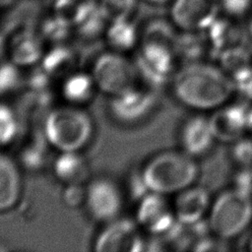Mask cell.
Instances as JSON below:
<instances>
[{
  "label": "cell",
  "instance_id": "4fadbf2b",
  "mask_svg": "<svg viewBox=\"0 0 252 252\" xmlns=\"http://www.w3.org/2000/svg\"><path fill=\"white\" fill-rule=\"evenodd\" d=\"M211 205L212 199L208 189L193 184L177 193L172 206L177 222L192 224L204 220Z\"/></svg>",
  "mask_w": 252,
  "mask_h": 252
},
{
  "label": "cell",
  "instance_id": "7c38bea8",
  "mask_svg": "<svg viewBox=\"0 0 252 252\" xmlns=\"http://www.w3.org/2000/svg\"><path fill=\"white\" fill-rule=\"evenodd\" d=\"M215 142L217 141L212 132L209 117L196 114L188 117L180 127L181 151L195 159L209 153Z\"/></svg>",
  "mask_w": 252,
  "mask_h": 252
},
{
  "label": "cell",
  "instance_id": "9c48e42d",
  "mask_svg": "<svg viewBox=\"0 0 252 252\" xmlns=\"http://www.w3.org/2000/svg\"><path fill=\"white\" fill-rule=\"evenodd\" d=\"M137 203L134 220L144 232L161 237L177 223L173 206L166 200V196L149 192Z\"/></svg>",
  "mask_w": 252,
  "mask_h": 252
},
{
  "label": "cell",
  "instance_id": "d590c367",
  "mask_svg": "<svg viewBox=\"0 0 252 252\" xmlns=\"http://www.w3.org/2000/svg\"><path fill=\"white\" fill-rule=\"evenodd\" d=\"M248 247H249V250H250V251H252V236H251V238H250V240H249Z\"/></svg>",
  "mask_w": 252,
  "mask_h": 252
},
{
  "label": "cell",
  "instance_id": "d6a6232c",
  "mask_svg": "<svg viewBox=\"0 0 252 252\" xmlns=\"http://www.w3.org/2000/svg\"><path fill=\"white\" fill-rule=\"evenodd\" d=\"M247 35L252 40V14H251V16L249 18L248 25H247Z\"/></svg>",
  "mask_w": 252,
  "mask_h": 252
},
{
  "label": "cell",
  "instance_id": "8fae6325",
  "mask_svg": "<svg viewBox=\"0 0 252 252\" xmlns=\"http://www.w3.org/2000/svg\"><path fill=\"white\" fill-rule=\"evenodd\" d=\"M219 0H174L170 17L184 32H204L219 17Z\"/></svg>",
  "mask_w": 252,
  "mask_h": 252
},
{
  "label": "cell",
  "instance_id": "ac0fdd59",
  "mask_svg": "<svg viewBox=\"0 0 252 252\" xmlns=\"http://www.w3.org/2000/svg\"><path fill=\"white\" fill-rule=\"evenodd\" d=\"M108 21L99 3L84 0L74 6L71 22L78 32L85 36H94L104 29Z\"/></svg>",
  "mask_w": 252,
  "mask_h": 252
},
{
  "label": "cell",
  "instance_id": "5bb4252c",
  "mask_svg": "<svg viewBox=\"0 0 252 252\" xmlns=\"http://www.w3.org/2000/svg\"><path fill=\"white\" fill-rule=\"evenodd\" d=\"M23 194V176L20 164L0 152V214L13 210Z\"/></svg>",
  "mask_w": 252,
  "mask_h": 252
},
{
  "label": "cell",
  "instance_id": "cb8c5ba5",
  "mask_svg": "<svg viewBox=\"0 0 252 252\" xmlns=\"http://www.w3.org/2000/svg\"><path fill=\"white\" fill-rule=\"evenodd\" d=\"M20 131L16 110L7 103L0 102V147L14 143Z\"/></svg>",
  "mask_w": 252,
  "mask_h": 252
},
{
  "label": "cell",
  "instance_id": "ffe728a7",
  "mask_svg": "<svg viewBox=\"0 0 252 252\" xmlns=\"http://www.w3.org/2000/svg\"><path fill=\"white\" fill-rule=\"evenodd\" d=\"M105 37L111 50L124 53L136 45L139 32L131 18H123L109 21Z\"/></svg>",
  "mask_w": 252,
  "mask_h": 252
},
{
  "label": "cell",
  "instance_id": "4dcf8cb0",
  "mask_svg": "<svg viewBox=\"0 0 252 252\" xmlns=\"http://www.w3.org/2000/svg\"><path fill=\"white\" fill-rule=\"evenodd\" d=\"M7 47H8V44L6 42V39L4 38V36L0 33V59L1 57L5 54V52L7 51Z\"/></svg>",
  "mask_w": 252,
  "mask_h": 252
},
{
  "label": "cell",
  "instance_id": "ba28073f",
  "mask_svg": "<svg viewBox=\"0 0 252 252\" xmlns=\"http://www.w3.org/2000/svg\"><path fill=\"white\" fill-rule=\"evenodd\" d=\"M144 232L136 220L118 217L108 222L96 233L93 241V250L96 252H140L145 250L147 242Z\"/></svg>",
  "mask_w": 252,
  "mask_h": 252
},
{
  "label": "cell",
  "instance_id": "2e32d148",
  "mask_svg": "<svg viewBox=\"0 0 252 252\" xmlns=\"http://www.w3.org/2000/svg\"><path fill=\"white\" fill-rule=\"evenodd\" d=\"M55 178L63 185L87 183L90 166L82 152H59L51 164Z\"/></svg>",
  "mask_w": 252,
  "mask_h": 252
},
{
  "label": "cell",
  "instance_id": "44dd1931",
  "mask_svg": "<svg viewBox=\"0 0 252 252\" xmlns=\"http://www.w3.org/2000/svg\"><path fill=\"white\" fill-rule=\"evenodd\" d=\"M14 65H31L41 57L39 38L29 31H24L15 35L7 47Z\"/></svg>",
  "mask_w": 252,
  "mask_h": 252
},
{
  "label": "cell",
  "instance_id": "9a60e30c",
  "mask_svg": "<svg viewBox=\"0 0 252 252\" xmlns=\"http://www.w3.org/2000/svg\"><path fill=\"white\" fill-rule=\"evenodd\" d=\"M229 18L218 17L214 23L204 31L210 49L215 54L231 47L244 45L246 32L244 29L234 20Z\"/></svg>",
  "mask_w": 252,
  "mask_h": 252
},
{
  "label": "cell",
  "instance_id": "4316f807",
  "mask_svg": "<svg viewBox=\"0 0 252 252\" xmlns=\"http://www.w3.org/2000/svg\"><path fill=\"white\" fill-rule=\"evenodd\" d=\"M230 158L238 168L252 167V137H241L231 144Z\"/></svg>",
  "mask_w": 252,
  "mask_h": 252
},
{
  "label": "cell",
  "instance_id": "1f68e13d",
  "mask_svg": "<svg viewBox=\"0 0 252 252\" xmlns=\"http://www.w3.org/2000/svg\"><path fill=\"white\" fill-rule=\"evenodd\" d=\"M248 134L252 137V107H250L249 110V115H248V129H247Z\"/></svg>",
  "mask_w": 252,
  "mask_h": 252
},
{
  "label": "cell",
  "instance_id": "52a82bcc",
  "mask_svg": "<svg viewBox=\"0 0 252 252\" xmlns=\"http://www.w3.org/2000/svg\"><path fill=\"white\" fill-rule=\"evenodd\" d=\"M157 94L151 87H134L109 97L108 111L114 121L134 126L146 120L157 105Z\"/></svg>",
  "mask_w": 252,
  "mask_h": 252
},
{
  "label": "cell",
  "instance_id": "5b68a950",
  "mask_svg": "<svg viewBox=\"0 0 252 252\" xmlns=\"http://www.w3.org/2000/svg\"><path fill=\"white\" fill-rule=\"evenodd\" d=\"M91 74L97 91L109 97L134 87L139 78L135 62L113 50L95 58Z\"/></svg>",
  "mask_w": 252,
  "mask_h": 252
},
{
  "label": "cell",
  "instance_id": "d6986e66",
  "mask_svg": "<svg viewBox=\"0 0 252 252\" xmlns=\"http://www.w3.org/2000/svg\"><path fill=\"white\" fill-rule=\"evenodd\" d=\"M175 56L183 65L205 61L211 51L204 32H184L177 34L175 42Z\"/></svg>",
  "mask_w": 252,
  "mask_h": 252
},
{
  "label": "cell",
  "instance_id": "7402d4cb",
  "mask_svg": "<svg viewBox=\"0 0 252 252\" xmlns=\"http://www.w3.org/2000/svg\"><path fill=\"white\" fill-rule=\"evenodd\" d=\"M219 67L231 79L252 67V55L244 45L228 48L218 54Z\"/></svg>",
  "mask_w": 252,
  "mask_h": 252
},
{
  "label": "cell",
  "instance_id": "8992f818",
  "mask_svg": "<svg viewBox=\"0 0 252 252\" xmlns=\"http://www.w3.org/2000/svg\"><path fill=\"white\" fill-rule=\"evenodd\" d=\"M125 195L122 186L113 178L105 175L96 176L86 183L83 207L93 220L103 224L120 217Z\"/></svg>",
  "mask_w": 252,
  "mask_h": 252
},
{
  "label": "cell",
  "instance_id": "83f0119b",
  "mask_svg": "<svg viewBox=\"0 0 252 252\" xmlns=\"http://www.w3.org/2000/svg\"><path fill=\"white\" fill-rule=\"evenodd\" d=\"M86 198V183L65 184L62 190L61 199L63 204L71 209L84 206Z\"/></svg>",
  "mask_w": 252,
  "mask_h": 252
},
{
  "label": "cell",
  "instance_id": "603a6c76",
  "mask_svg": "<svg viewBox=\"0 0 252 252\" xmlns=\"http://www.w3.org/2000/svg\"><path fill=\"white\" fill-rule=\"evenodd\" d=\"M174 24L163 19H155L147 24L142 35V43H154L168 46L174 49L177 33L174 31Z\"/></svg>",
  "mask_w": 252,
  "mask_h": 252
},
{
  "label": "cell",
  "instance_id": "e575fe53",
  "mask_svg": "<svg viewBox=\"0 0 252 252\" xmlns=\"http://www.w3.org/2000/svg\"><path fill=\"white\" fill-rule=\"evenodd\" d=\"M10 247L3 241L0 240V252H4V251H9Z\"/></svg>",
  "mask_w": 252,
  "mask_h": 252
},
{
  "label": "cell",
  "instance_id": "30bf717a",
  "mask_svg": "<svg viewBox=\"0 0 252 252\" xmlns=\"http://www.w3.org/2000/svg\"><path fill=\"white\" fill-rule=\"evenodd\" d=\"M249 110L244 100L228 101L213 110L209 122L216 141L232 144L248 133Z\"/></svg>",
  "mask_w": 252,
  "mask_h": 252
},
{
  "label": "cell",
  "instance_id": "f546056e",
  "mask_svg": "<svg viewBox=\"0 0 252 252\" xmlns=\"http://www.w3.org/2000/svg\"><path fill=\"white\" fill-rule=\"evenodd\" d=\"M48 1L52 4L54 9L59 13H62L63 10L73 5V0H48Z\"/></svg>",
  "mask_w": 252,
  "mask_h": 252
},
{
  "label": "cell",
  "instance_id": "3957f363",
  "mask_svg": "<svg viewBox=\"0 0 252 252\" xmlns=\"http://www.w3.org/2000/svg\"><path fill=\"white\" fill-rule=\"evenodd\" d=\"M92 115L82 106L64 103L49 110L43 123V135L59 152H83L94 136Z\"/></svg>",
  "mask_w": 252,
  "mask_h": 252
},
{
  "label": "cell",
  "instance_id": "e0dca14e",
  "mask_svg": "<svg viewBox=\"0 0 252 252\" xmlns=\"http://www.w3.org/2000/svg\"><path fill=\"white\" fill-rule=\"evenodd\" d=\"M96 92L98 91L91 72L84 71L67 74L60 87V94L65 103L82 107L93 100Z\"/></svg>",
  "mask_w": 252,
  "mask_h": 252
},
{
  "label": "cell",
  "instance_id": "836d02e7",
  "mask_svg": "<svg viewBox=\"0 0 252 252\" xmlns=\"http://www.w3.org/2000/svg\"><path fill=\"white\" fill-rule=\"evenodd\" d=\"M145 1H147L148 3L154 4V5H162V4L169 2L170 0H145Z\"/></svg>",
  "mask_w": 252,
  "mask_h": 252
},
{
  "label": "cell",
  "instance_id": "484cf974",
  "mask_svg": "<svg viewBox=\"0 0 252 252\" xmlns=\"http://www.w3.org/2000/svg\"><path fill=\"white\" fill-rule=\"evenodd\" d=\"M99 4L108 21L131 18L137 8V0H101Z\"/></svg>",
  "mask_w": 252,
  "mask_h": 252
},
{
  "label": "cell",
  "instance_id": "6da1fadb",
  "mask_svg": "<svg viewBox=\"0 0 252 252\" xmlns=\"http://www.w3.org/2000/svg\"><path fill=\"white\" fill-rule=\"evenodd\" d=\"M170 82L175 99L197 111H213L235 94L233 84L226 74L218 65L205 61L182 65Z\"/></svg>",
  "mask_w": 252,
  "mask_h": 252
},
{
  "label": "cell",
  "instance_id": "f1b7e54d",
  "mask_svg": "<svg viewBox=\"0 0 252 252\" xmlns=\"http://www.w3.org/2000/svg\"><path fill=\"white\" fill-rule=\"evenodd\" d=\"M219 3L228 16L237 18L249 9L251 0H219Z\"/></svg>",
  "mask_w": 252,
  "mask_h": 252
},
{
  "label": "cell",
  "instance_id": "277c9868",
  "mask_svg": "<svg viewBox=\"0 0 252 252\" xmlns=\"http://www.w3.org/2000/svg\"><path fill=\"white\" fill-rule=\"evenodd\" d=\"M252 221V197L233 187L221 192L208 214L210 231L221 240L240 235Z\"/></svg>",
  "mask_w": 252,
  "mask_h": 252
},
{
  "label": "cell",
  "instance_id": "d4e9b609",
  "mask_svg": "<svg viewBox=\"0 0 252 252\" xmlns=\"http://www.w3.org/2000/svg\"><path fill=\"white\" fill-rule=\"evenodd\" d=\"M72 27L71 19H68L62 13L57 12L43 21L41 32L46 38L57 41L66 37Z\"/></svg>",
  "mask_w": 252,
  "mask_h": 252
},
{
  "label": "cell",
  "instance_id": "7a4b0ae2",
  "mask_svg": "<svg viewBox=\"0 0 252 252\" xmlns=\"http://www.w3.org/2000/svg\"><path fill=\"white\" fill-rule=\"evenodd\" d=\"M149 192L164 196L193 185L199 176L194 158L182 151H163L150 157L140 167Z\"/></svg>",
  "mask_w": 252,
  "mask_h": 252
}]
</instances>
